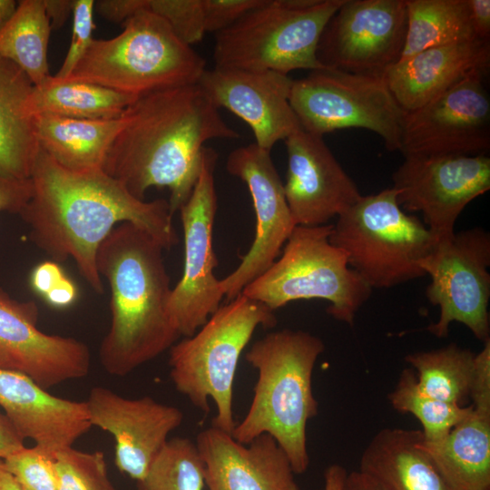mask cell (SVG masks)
<instances>
[{
    "instance_id": "obj_1",
    "label": "cell",
    "mask_w": 490,
    "mask_h": 490,
    "mask_svg": "<svg viewBox=\"0 0 490 490\" xmlns=\"http://www.w3.org/2000/svg\"><path fill=\"white\" fill-rule=\"evenodd\" d=\"M30 185V197L19 213L30 240L52 260H73L99 295L103 283L96 268L97 251L117 225L140 227L165 250L178 243L168 200H140L103 169L71 171L39 148Z\"/></svg>"
},
{
    "instance_id": "obj_2",
    "label": "cell",
    "mask_w": 490,
    "mask_h": 490,
    "mask_svg": "<svg viewBox=\"0 0 490 490\" xmlns=\"http://www.w3.org/2000/svg\"><path fill=\"white\" fill-rule=\"evenodd\" d=\"M126 113L103 169L140 200L151 188L168 189L172 214L193 191L205 142L240 137L198 84L142 95Z\"/></svg>"
},
{
    "instance_id": "obj_3",
    "label": "cell",
    "mask_w": 490,
    "mask_h": 490,
    "mask_svg": "<svg viewBox=\"0 0 490 490\" xmlns=\"http://www.w3.org/2000/svg\"><path fill=\"white\" fill-rule=\"evenodd\" d=\"M162 245L140 227L117 225L98 249L96 268L110 289V327L99 349L104 370L124 377L180 338L168 312L172 293Z\"/></svg>"
},
{
    "instance_id": "obj_4",
    "label": "cell",
    "mask_w": 490,
    "mask_h": 490,
    "mask_svg": "<svg viewBox=\"0 0 490 490\" xmlns=\"http://www.w3.org/2000/svg\"><path fill=\"white\" fill-rule=\"evenodd\" d=\"M324 350L318 337L284 328L255 341L245 355L258 377L249 410L231 436L248 445L262 434L271 436L295 474L305 473L309 466L307 424L318 414L312 375Z\"/></svg>"
},
{
    "instance_id": "obj_5",
    "label": "cell",
    "mask_w": 490,
    "mask_h": 490,
    "mask_svg": "<svg viewBox=\"0 0 490 490\" xmlns=\"http://www.w3.org/2000/svg\"><path fill=\"white\" fill-rule=\"evenodd\" d=\"M122 25L113 38H93L71 74L58 80L89 82L138 97L198 83L205 59L163 18L141 8Z\"/></svg>"
},
{
    "instance_id": "obj_6",
    "label": "cell",
    "mask_w": 490,
    "mask_h": 490,
    "mask_svg": "<svg viewBox=\"0 0 490 490\" xmlns=\"http://www.w3.org/2000/svg\"><path fill=\"white\" fill-rule=\"evenodd\" d=\"M277 317L264 304L243 294L220 305L191 337L169 349L170 377L176 390L203 414L209 399L216 407L211 426L231 435L233 383L240 357L258 327L272 328Z\"/></svg>"
},
{
    "instance_id": "obj_7",
    "label": "cell",
    "mask_w": 490,
    "mask_h": 490,
    "mask_svg": "<svg viewBox=\"0 0 490 490\" xmlns=\"http://www.w3.org/2000/svg\"><path fill=\"white\" fill-rule=\"evenodd\" d=\"M344 0H262L233 24L215 34V66L250 71L324 68L319 39Z\"/></svg>"
},
{
    "instance_id": "obj_8",
    "label": "cell",
    "mask_w": 490,
    "mask_h": 490,
    "mask_svg": "<svg viewBox=\"0 0 490 490\" xmlns=\"http://www.w3.org/2000/svg\"><path fill=\"white\" fill-rule=\"evenodd\" d=\"M332 224L297 225L279 258L249 283L240 294L272 311L299 299L327 300V313L353 326L372 288L348 262L345 252L330 242Z\"/></svg>"
},
{
    "instance_id": "obj_9",
    "label": "cell",
    "mask_w": 490,
    "mask_h": 490,
    "mask_svg": "<svg viewBox=\"0 0 490 490\" xmlns=\"http://www.w3.org/2000/svg\"><path fill=\"white\" fill-rule=\"evenodd\" d=\"M329 240L372 289H389L426 276L419 262L437 239L400 207L389 188L362 195L339 214Z\"/></svg>"
},
{
    "instance_id": "obj_10",
    "label": "cell",
    "mask_w": 490,
    "mask_h": 490,
    "mask_svg": "<svg viewBox=\"0 0 490 490\" xmlns=\"http://www.w3.org/2000/svg\"><path fill=\"white\" fill-rule=\"evenodd\" d=\"M290 105L301 128L323 136L360 128L380 136L390 152L400 150L407 113L384 77L322 68L294 80Z\"/></svg>"
},
{
    "instance_id": "obj_11",
    "label": "cell",
    "mask_w": 490,
    "mask_h": 490,
    "mask_svg": "<svg viewBox=\"0 0 490 490\" xmlns=\"http://www.w3.org/2000/svg\"><path fill=\"white\" fill-rule=\"evenodd\" d=\"M419 266L431 279L426 296L439 307V318L428 332L446 338L456 321L478 340L490 339L489 232L475 227L439 238Z\"/></svg>"
},
{
    "instance_id": "obj_12",
    "label": "cell",
    "mask_w": 490,
    "mask_h": 490,
    "mask_svg": "<svg viewBox=\"0 0 490 490\" xmlns=\"http://www.w3.org/2000/svg\"><path fill=\"white\" fill-rule=\"evenodd\" d=\"M217 152L205 146L201 170L193 191L180 209L184 264L181 278L172 289L170 318L180 337L192 336L220 306L224 297L214 275L218 260L212 247L217 211L214 171Z\"/></svg>"
},
{
    "instance_id": "obj_13",
    "label": "cell",
    "mask_w": 490,
    "mask_h": 490,
    "mask_svg": "<svg viewBox=\"0 0 490 490\" xmlns=\"http://www.w3.org/2000/svg\"><path fill=\"white\" fill-rule=\"evenodd\" d=\"M407 28L406 0H344L318 42L324 68L384 77L397 64Z\"/></svg>"
},
{
    "instance_id": "obj_14",
    "label": "cell",
    "mask_w": 490,
    "mask_h": 490,
    "mask_svg": "<svg viewBox=\"0 0 490 490\" xmlns=\"http://www.w3.org/2000/svg\"><path fill=\"white\" fill-rule=\"evenodd\" d=\"M393 172V188L400 207L419 212L436 238L455 232L461 212L490 189L487 155L405 157Z\"/></svg>"
},
{
    "instance_id": "obj_15",
    "label": "cell",
    "mask_w": 490,
    "mask_h": 490,
    "mask_svg": "<svg viewBox=\"0 0 490 490\" xmlns=\"http://www.w3.org/2000/svg\"><path fill=\"white\" fill-rule=\"evenodd\" d=\"M488 72H475L407 113L399 152L405 157L486 155L490 149Z\"/></svg>"
},
{
    "instance_id": "obj_16",
    "label": "cell",
    "mask_w": 490,
    "mask_h": 490,
    "mask_svg": "<svg viewBox=\"0 0 490 490\" xmlns=\"http://www.w3.org/2000/svg\"><path fill=\"white\" fill-rule=\"evenodd\" d=\"M226 168L247 185L256 217L255 236L250 250L237 269L220 279L224 297L230 301L278 259L297 225L270 152L255 142L238 147L229 154Z\"/></svg>"
},
{
    "instance_id": "obj_17",
    "label": "cell",
    "mask_w": 490,
    "mask_h": 490,
    "mask_svg": "<svg viewBox=\"0 0 490 490\" xmlns=\"http://www.w3.org/2000/svg\"><path fill=\"white\" fill-rule=\"evenodd\" d=\"M39 311L0 289V368L23 373L44 389L86 377L91 353L74 338L44 333Z\"/></svg>"
},
{
    "instance_id": "obj_18",
    "label": "cell",
    "mask_w": 490,
    "mask_h": 490,
    "mask_svg": "<svg viewBox=\"0 0 490 490\" xmlns=\"http://www.w3.org/2000/svg\"><path fill=\"white\" fill-rule=\"evenodd\" d=\"M84 402L91 426L113 437L116 467L136 483L145 477L169 435L183 421L176 407L149 396L124 397L103 387H93Z\"/></svg>"
},
{
    "instance_id": "obj_19",
    "label": "cell",
    "mask_w": 490,
    "mask_h": 490,
    "mask_svg": "<svg viewBox=\"0 0 490 490\" xmlns=\"http://www.w3.org/2000/svg\"><path fill=\"white\" fill-rule=\"evenodd\" d=\"M293 81L270 70L214 66L205 70L197 84L218 109L245 122L255 143L270 152L276 142L302 129L289 103Z\"/></svg>"
},
{
    "instance_id": "obj_20",
    "label": "cell",
    "mask_w": 490,
    "mask_h": 490,
    "mask_svg": "<svg viewBox=\"0 0 490 490\" xmlns=\"http://www.w3.org/2000/svg\"><path fill=\"white\" fill-rule=\"evenodd\" d=\"M284 142L288 167L283 188L296 225L328 224L361 198L323 136L300 129Z\"/></svg>"
},
{
    "instance_id": "obj_21",
    "label": "cell",
    "mask_w": 490,
    "mask_h": 490,
    "mask_svg": "<svg viewBox=\"0 0 490 490\" xmlns=\"http://www.w3.org/2000/svg\"><path fill=\"white\" fill-rule=\"evenodd\" d=\"M195 444L209 490H300L286 453L268 434L244 445L211 426Z\"/></svg>"
},
{
    "instance_id": "obj_22",
    "label": "cell",
    "mask_w": 490,
    "mask_h": 490,
    "mask_svg": "<svg viewBox=\"0 0 490 490\" xmlns=\"http://www.w3.org/2000/svg\"><path fill=\"white\" fill-rule=\"evenodd\" d=\"M0 407L20 436L54 456L92 427L85 402L50 394L26 375L0 368Z\"/></svg>"
},
{
    "instance_id": "obj_23",
    "label": "cell",
    "mask_w": 490,
    "mask_h": 490,
    "mask_svg": "<svg viewBox=\"0 0 490 490\" xmlns=\"http://www.w3.org/2000/svg\"><path fill=\"white\" fill-rule=\"evenodd\" d=\"M490 42L436 46L399 61L384 79L400 107L413 112L475 72H488Z\"/></svg>"
},
{
    "instance_id": "obj_24",
    "label": "cell",
    "mask_w": 490,
    "mask_h": 490,
    "mask_svg": "<svg viewBox=\"0 0 490 490\" xmlns=\"http://www.w3.org/2000/svg\"><path fill=\"white\" fill-rule=\"evenodd\" d=\"M421 436V430H379L360 456L359 471L382 490H450L419 446Z\"/></svg>"
},
{
    "instance_id": "obj_25",
    "label": "cell",
    "mask_w": 490,
    "mask_h": 490,
    "mask_svg": "<svg viewBox=\"0 0 490 490\" xmlns=\"http://www.w3.org/2000/svg\"><path fill=\"white\" fill-rule=\"evenodd\" d=\"M419 446L450 490H490V408L471 411L441 440Z\"/></svg>"
},
{
    "instance_id": "obj_26",
    "label": "cell",
    "mask_w": 490,
    "mask_h": 490,
    "mask_svg": "<svg viewBox=\"0 0 490 490\" xmlns=\"http://www.w3.org/2000/svg\"><path fill=\"white\" fill-rule=\"evenodd\" d=\"M34 84L12 62L0 56V177L30 179L39 151L29 99Z\"/></svg>"
},
{
    "instance_id": "obj_27",
    "label": "cell",
    "mask_w": 490,
    "mask_h": 490,
    "mask_svg": "<svg viewBox=\"0 0 490 490\" xmlns=\"http://www.w3.org/2000/svg\"><path fill=\"white\" fill-rule=\"evenodd\" d=\"M39 148L71 171L101 170L127 113L113 119L85 120L47 113L34 116Z\"/></svg>"
},
{
    "instance_id": "obj_28",
    "label": "cell",
    "mask_w": 490,
    "mask_h": 490,
    "mask_svg": "<svg viewBox=\"0 0 490 490\" xmlns=\"http://www.w3.org/2000/svg\"><path fill=\"white\" fill-rule=\"evenodd\" d=\"M137 98L96 83L58 80L50 75L41 84L34 85L29 107L34 116L47 113L74 119L106 120L122 116Z\"/></svg>"
},
{
    "instance_id": "obj_29",
    "label": "cell",
    "mask_w": 490,
    "mask_h": 490,
    "mask_svg": "<svg viewBox=\"0 0 490 490\" xmlns=\"http://www.w3.org/2000/svg\"><path fill=\"white\" fill-rule=\"evenodd\" d=\"M50 20L43 0H21L0 26V56L20 68L36 86L51 74L48 66Z\"/></svg>"
},
{
    "instance_id": "obj_30",
    "label": "cell",
    "mask_w": 490,
    "mask_h": 490,
    "mask_svg": "<svg viewBox=\"0 0 490 490\" xmlns=\"http://www.w3.org/2000/svg\"><path fill=\"white\" fill-rule=\"evenodd\" d=\"M406 5L407 28L399 61L431 47L478 40L468 0H406Z\"/></svg>"
},
{
    "instance_id": "obj_31",
    "label": "cell",
    "mask_w": 490,
    "mask_h": 490,
    "mask_svg": "<svg viewBox=\"0 0 490 490\" xmlns=\"http://www.w3.org/2000/svg\"><path fill=\"white\" fill-rule=\"evenodd\" d=\"M475 353L456 343L429 351L409 353L405 361L416 377L418 388L434 398L465 406L469 398Z\"/></svg>"
},
{
    "instance_id": "obj_32",
    "label": "cell",
    "mask_w": 490,
    "mask_h": 490,
    "mask_svg": "<svg viewBox=\"0 0 490 490\" xmlns=\"http://www.w3.org/2000/svg\"><path fill=\"white\" fill-rule=\"evenodd\" d=\"M387 398L395 410L401 414H411L420 422L423 438L429 443L444 438L472 409V405L451 404L423 393L417 387L416 373L411 368L401 372Z\"/></svg>"
},
{
    "instance_id": "obj_33",
    "label": "cell",
    "mask_w": 490,
    "mask_h": 490,
    "mask_svg": "<svg viewBox=\"0 0 490 490\" xmlns=\"http://www.w3.org/2000/svg\"><path fill=\"white\" fill-rule=\"evenodd\" d=\"M138 490H203L204 464L195 442L170 438L152 462Z\"/></svg>"
},
{
    "instance_id": "obj_34",
    "label": "cell",
    "mask_w": 490,
    "mask_h": 490,
    "mask_svg": "<svg viewBox=\"0 0 490 490\" xmlns=\"http://www.w3.org/2000/svg\"><path fill=\"white\" fill-rule=\"evenodd\" d=\"M54 457L58 490H115L102 452H83L70 446Z\"/></svg>"
},
{
    "instance_id": "obj_35",
    "label": "cell",
    "mask_w": 490,
    "mask_h": 490,
    "mask_svg": "<svg viewBox=\"0 0 490 490\" xmlns=\"http://www.w3.org/2000/svg\"><path fill=\"white\" fill-rule=\"evenodd\" d=\"M54 456L35 446H24L3 463L21 490H58Z\"/></svg>"
},
{
    "instance_id": "obj_36",
    "label": "cell",
    "mask_w": 490,
    "mask_h": 490,
    "mask_svg": "<svg viewBox=\"0 0 490 490\" xmlns=\"http://www.w3.org/2000/svg\"><path fill=\"white\" fill-rule=\"evenodd\" d=\"M140 7L163 18L191 46L201 41L206 33L202 0H140Z\"/></svg>"
},
{
    "instance_id": "obj_37",
    "label": "cell",
    "mask_w": 490,
    "mask_h": 490,
    "mask_svg": "<svg viewBox=\"0 0 490 490\" xmlns=\"http://www.w3.org/2000/svg\"><path fill=\"white\" fill-rule=\"evenodd\" d=\"M94 5L93 0H74L71 44L62 66L53 75L55 79H64L71 74L93 40Z\"/></svg>"
},
{
    "instance_id": "obj_38",
    "label": "cell",
    "mask_w": 490,
    "mask_h": 490,
    "mask_svg": "<svg viewBox=\"0 0 490 490\" xmlns=\"http://www.w3.org/2000/svg\"><path fill=\"white\" fill-rule=\"evenodd\" d=\"M262 0H202L206 33L217 34L260 5Z\"/></svg>"
},
{
    "instance_id": "obj_39",
    "label": "cell",
    "mask_w": 490,
    "mask_h": 490,
    "mask_svg": "<svg viewBox=\"0 0 490 490\" xmlns=\"http://www.w3.org/2000/svg\"><path fill=\"white\" fill-rule=\"evenodd\" d=\"M469 398L474 407L490 408V339L484 342L483 348L475 356Z\"/></svg>"
},
{
    "instance_id": "obj_40",
    "label": "cell",
    "mask_w": 490,
    "mask_h": 490,
    "mask_svg": "<svg viewBox=\"0 0 490 490\" xmlns=\"http://www.w3.org/2000/svg\"><path fill=\"white\" fill-rule=\"evenodd\" d=\"M31 193L30 179L14 181L0 177V212L20 213Z\"/></svg>"
},
{
    "instance_id": "obj_41",
    "label": "cell",
    "mask_w": 490,
    "mask_h": 490,
    "mask_svg": "<svg viewBox=\"0 0 490 490\" xmlns=\"http://www.w3.org/2000/svg\"><path fill=\"white\" fill-rule=\"evenodd\" d=\"M63 268L54 260H45L36 265L30 275L32 289L42 298L64 277Z\"/></svg>"
},
{
    "instance_id": "obj_42",
    "label": "cell",
    "mask_w": 490,
    "mask_h": 490,
    "mask_svg": "<svg viewBox=\"0 0 490 490\" xmlns=\"http://www.w3.org/2000/svg\"><path fill=\"white\" fill-rule=\"evenodd\" d=\"M95 9L104 19L122 24L140 10V0H99L95 1Z\"/></svg>"
},
{
    "instance_id": "obj_43",
    "label": "cell",
    "mask_w": 490,
    "mask_h": 490,
    "mask_svg": "<svg viewBox=\"0 0 490 490\" xmlns=\"http://www.w3.org/2000/svg\"><path fill=\"white\" fill-rule=\"evenodd\" d=\"M78 295L76 284L66 275L43 299L50 307L62 309L72 306L77 300Z\"/></svg>"
},
{
    "instance_id": "obj_44",
    "label": "cell",
    "mask_w": 490,
    "mask_h": 490,
    "mask_svg": "<svg viewBox=\"0 0 490 490\" xmlns=\"http://www.w3.org/2000/svg\"><path fill=\"white\" fill-rule=\"evenodd\" d=\"M471 19L475 37L480 41H490V1L468 0Z\"/></svg>"
},
{
    "instance_id": "obj_45",
    "label": "cell",
    "mask_w": 490,
    "mask_h": 490,
    "mask_svg": "<svg viewBox=\"0 0 490 490\" xmlns=\"http://www.w3.org/2000/svg\"><path fill=\"white\" fill-rule=\"evenodd\" d=\"M24 440L7 417L0 414V459L23 448Z\"/></svg>"
},
{
    "instance_id": "obj_46",
    "label": "cell",
    "mask_w": 490,
    "mask_h": 490,
    "mask_svg": "<svg viewBox=\"0 0 490 490\" xmlns=\"http://www.w3.org/2000/svg\"><path fill=\"white\" fill-rule=\"evenodd\" d=\"M51 28L62 27L73 15L74 0H43Z\"/></svg>"
},
{
    "instance_id": "obj_47",
    "label": "cell",
    "mask_w": 490,
    "mask_h": 490,
    "mask_svg": "<svg viewBox=\"0 0 490 490\" xmlns=\"http://www.w3.org/2000/svg\"><path fill=\"white\" fill-rule=\"evenodd\" d=\"M343 490H382L377 484L361 471L348 472Z\"/></svg>"
},
{
    "instance_id": "obj_48",
    "label": "cell",
    "mask_w": 490,
    "mask_h": 490,
    "mask_svg": "<svg viewBox=\"0 0 490 490\" xmlns=\"http://www.w3.org/2000/svg\"><path fill=\"white\" fill-rule=\"evenodd\" d=\"M347 470L338 464H332L324 472V490H343Z\"/></svg>"
},
{
    "instance_id": "obj_49",
    "label": "cell",
    "mask_w": 490,
    "mask_h": 490,
    "mask_svg": "<svg viewBox=\"0 0 490 490\" xmlns=\"http://www.w3.org/2000/svg\"><path fill=\"white\" fill-rule=\"evenodd\" d=\"M0 490H21L18 484L15 482L11 474L4 466L3 460L0 459Z\"/></svg>"
},
{
    "instance_id": "obj_50",
    "label": "cell",
    "mask_w": 490,
    "mask_h": 490,
    "mask_svg": "<svg viewBox=\"0 0 490 490\" xmlns=\"http://www.w3.org/2000/svg\"><path fill=\"white\" fill-rule=\"evenodd\" d=\"M16 5L14 0H0V26L12 15Z\"/></svg>"
}]
</instances>
